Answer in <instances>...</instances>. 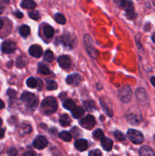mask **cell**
I'll list each match as a JSON object with an SVG mask.
<instances>
[{"label":"cell","mask_w":155,"mask_h":156,"mask_svg":"<svg viewBox=\"0 0 155 156\" xmlns=\"http://www.w3.org/2000/svg\"><path fill=\"white\" fill-rule=\"evenodd\" d=\"M63 107L65 108V109L68 110V111H72L74 108L76 107L75 104L73 101L71 99H67L63 104Z\"/></svg>","instance_id":"cell-23"},{"label":"cell","mask_w":155,"mask_h":156,"mask_svg":"<svg viewBox=\"0 0 155 156\" xmlns=\"http://www.w3.org/2000/svg\"><path fill=\"white\" fill-rule=\"evenodd\" d=\"M36 5V2L33 0H22L21 2V6L23 9H33Z\"/></svg>","instance_id":"cell-17"},{"label":"cell","mask_w":155,"mask_h":156,"mask_svg":"<svg viewBox=\"0 0 155 156\" xmlns=\"http://www.w3.org/2000/svg\"><path fill=\"white\" fill-rule=\"evenodd\" d=\"M15 15H16V16L18 17V18H22V17H23V14L21 13V12H18H18H15Z\"/></svg>","instance_id":"cell-41"},{"label":"cell","mask_w":155,"mask_h":156,"mask_svg":"<svg viewBox=\"0 0 155 156\" xmlns=\"http://www.w3.org/2000/svg\"><path fill=\"white\" fill-rule=\"evenodd\" d=\"M88 156H102V154L100 150H98V149H94V150H91L89 152Z\"/></svg>","instance_id":"cell-37"},{"label":"cell","mask_w":155,"mask_h":156,"mask_svg":"<svg viewBox=\"0 0 155 156\" xmlns=\"http://www.w3.org/2000/svg\"><path fill=\"white\" fill-rule=\"evenodd\" d=\"M112 156H117V155H112Z\"/></svg>","instance_id":"cell-49"},{"label":"cell","mask_w":155,"mask_h":156,"mask_svg":"<svg viewBox=\"0 0 155 156\" xmlns=\"http://www.w3.org/2000/svg\"><path fill=\"white\" fill-rule=\"evenodd\" d=\"M3 12V8L2 6H0V14Z\"/></svg>","instance_id":"cell-47"},{"label":"cell","mask_w":155,"mask_h":156,"mask_svg":"<svg viewBox=\"0 0 155 156\" xmlns=\"http://www.w3.org/2000/svg\"><path fill=\"white\" fill-rule=\"evenodd\" d=\"M114 136H115V138L119 140V141H125L126 140V136H124V134L122 133L119 132V131H115L114 133Z\"/></svg>","instance_id":"cell-34"},{"label":"cell","mask_w":155,"mask_h":156,"mask_svg":"<svg viewBox=\"0 0 155 156\" xmlns=\"http://www.w3.org/2000/svg\"><path fill=\"white\" fill-rule=\"evenodd\" d=\"M38 71L43 75H49L50 73V70L43 64H39L38 66Z\"/></svg>","instance_id":"cell-29"},{"label":"cell","mask_w":155,"mask_h":156,"mask_svg":"<svg viewBox=\"0 0 155 156\" xmlns=\"http://www.w3.org/2000/svg\"><path fill=\"white\" fill-rule=\"evenodd\" d=\"M28 15L29 16H30V18L33 20H37L40 17L39 12H38L37 11H33V12H29Z\"/></svg>","instance_id":"cell-36"},{"label":"cell","mask_w":155,"mask_h":156,"mask_svg":"<svg viewBox=\"0 0 155 156\" xmlns=\"http://www.w3.org/2000/svg\"><path fill=\"white\" fill-rule=\"evenodd\" d=\"M74 147L76 148V149L80 151V152H84V151L87 150V149L88 148V141L84 140V139L77 140L75 143H74Z\"/></svg>","instance_id":"cell-13"},{"label":"cell","mask_w":155,"mask_h":156,"mask_svg":"<svg viewBox=\"0 0 155 156\" xmlns=\"http://www.w3.org/2000/svg\"><path fill=\"white\" fill-rule=\"evenodd\" d=\"M55 20H56V21L57 23H59V24H64L65 23V21H66V20H65V17L63 16V15H62V14H56L55 15Z\"/></svg>","instance_id":"cell-32"},{"label":"cell","mask_w":155,"mask_h":156,"mask_svg":"<svg viewBox=\"0 0 155 156\" xmlns=\"http://www.w3.org/2000/svg\"><path fill=\"white\" fill-rule=\"evenodd\" d=\"M113 1L120 9H122L126 11L128 18L132 19L136 17V14L134 12L133 4L130 1L128 0H113Z\"/></svg>","instance_id":"cell-2"},{"label":"cell","mask_w":155,"mask_h":156,"mask_svg":"<svg viewBox=\"0 0 155 156\" xmlns=\"http://www.w3.org/2000/svg\"><path fill=\"white\" fill-rule=\"evenodd\" d=\"M2 27H3V21H2V20H0V30L2 28Z\"/></svg>","instance_id":"cell-45"},{"label":"cell","mask_w":155,"mask_h":156,"mask_svg":"<svg viewBox=\"0 0 155 156\" xmlns=\"http://www.w3.org/2000/svg\"><path fill=\"white\" fill-rule=\"evenodd\" d=\"M59 137L65 142H70L71 140V135L67 131H62L59 133Z\"/></svg>","instance_id":"cell-22"},{"label":"cell","mask_w":155,"mask_h":156,"mask_svg":"<svg viewBox=\"0 0 155 156\" xmlns=\"http://www.w3.org/2000/svg\"><path fill=\"white\" fill-rule=\"evenodd\" d=\"M58 88V85L56 82L53 80H48L46 81V89L47 90H56Z\"/></svg>","instance_id":"cell-30"},{"label":"cell","mask_w":155,"mask_h":156,"mask_svg":"<svg viewBox=\"0 0 155 156\" xmlns=\"http://www.w3.org/2000/svg\"><path fill=\"white\" fill-rule=\"evenodd\" d=\"M43 34L45 35L46 37L49 38H52L54 35V29L50 25H46L43 27Z\"/></svg>","instance_id":"cell-21"},{"label":"cell","mask_w":155,"mask_h":156,"mask_svg":"<svg viewBox=\"0 0 155 156\" xmlns=\"http://www.w3.org/2000/svg\"><path fill=\"white\" fill-rule=\"evenodd\" d=\"M17 155H18V152L15 148H11L8 150V155L9 156H17Z\"/></svg>","instance_id":"cell-38"},{"label":"cell","mask_w":155,"mask_h":156,"mask_svg":"<svg viewBox=\"0 0 155 156\" xmlns=\"http://www.w3.org/2000/svg\"><path fill=\"white\" fill-rule=\"evenodd\" d=\"M71 118L67 114H62L59 118V123L62 126H68L71 124Z\"/></svg>","instance_id":"cell-18"},{"label":"cell","mask_w":155,"mask_h":156,"mask_svg":"<svg viewBox=\"0 0 155 156\" xmlns=\"http://www.w3.org/2000/svg\"><path fill=\"white\" fill-rule=\"evenodd\" d=\"M2 124V119H0V126Z\"/></svg>","instance_id":"cell-48"},{"label":"cell","mask_w":155,"mask_h":156,"mask_svg":"<svg viewBox=\"0 0 155 156\" xmlns=\"http://www.w3.org/2000/svg\"><path fill=\"white\" fill-rule=\"evenodd\" d=\"M139 155L140 156H154V152L152 150L151 148L144 146L140 149Z\"/></svg>","instance_id":"cell-15"},{"label":"cell","mask_w":155,"mask_h":156,"mask_svg":"<svg viewBox=\"0 0 155 156\" xmlns=\"http://www.w3.org/2000/svg\"><path fill=\"white\" fill-rule=\"evenodd\" d=\"M16 50V44L11 41H6L2 43L1 46V50L2 53L10 54L14 53Z\"/></svg>","instance_id":"cell-7"},{"label":"cell","mask_w":155,"mask_h":156,"mask_svg":"<svg viewBox=\"0 0 155 156\" xmlns=\"http://www.w3.org/2000/svg\"><path fill=\"white\" fill-rule=\"evenodd\" d=\"M137 100L141 104H144L147 101V95L144 88H138L136 91Z\"/></svg>","instance_id":"cell-14"},{"label":"cell","mask_w":155,"mask_h":156,"mask_svg":"<svg viewBox=\"0 0 155 156\" xmlns=\"http://www.w3.org/2000/svg\"><path fill=\"white\" fill-rule=\"evenodd\" d=\"M27 85L30 88H36L38 85L37 80L35 79L34 78H29V79H27Z\"/></svg>","instance_id":"cell-27"},{"label":"cell","mask_w":155,"mask_h":156,"mask_svg":"<svg viewBox=\"0 0 155 156\" xmlns=\"http://www.w3.org/2000/svg\"><path fill=\"white\" fill-rule=\"evenodd\" d=\"M4 135H5L4 129H2V128H0V139L2 138V137L4 136Z\"/></svg>","instance_id":"cell-42"},{"label":"cell","mask_w":155,"mask_h":156,"mask_svg":"<svg viewBox=\"0 0 155 156\" xmlns=\"http://www.w3.org/2000/svg\"><path fill=\"white\" fill-rule=\"evenodd\" d=\"M27 63V59L26 57H21L18 58V60H17V66L18 68H22V67L25 66L26 64Z\"/></svg>","instance_id":"cell-31"},{"label":"cell","mask_w":155,"mask_h":156,"mask_svg":"<svg viewBox=\"0 0 155 156\" xmlns=\"http://www.w3.org/2000/svg\"><path fill=\"white\" fill-rule=\"evenodd\" d=\"M4 107H5L4 102H3L2 101L1 99H0V110L2 109V108H4Z\"/></svg>","instance_id":"cell-43"},{"label":"cell","mask_w":155,"mask_h":156,"mask_svg":"<svg viewBox=\"0 0 155 156\" xmlns=\"http://www.w3.org/2000/svg\"><path fill=\"white\" fill-rule=\"evenodd\" d=\"M61 43L64 44L65 46H69V47H73L72 46V42L74 41H72V37L70 36V35H65L64 34L63 36L60 37Z\"/></svg>","instance_id":"cell-19"},{"label":"cell","mask_w":155,"mask_h":156,"mask_svg":"<svg viewBox=\"0 0 155 156\" xmlns=\"http://www.w3.org/2000/svg\"><path fill=\"white\" fill-rule=\"evenodd\" d=\"M152 41H153V42L155 43V33L153 34V36H152Z\"/></svg>","instance_id":"cell-46"},{"label":"cell","mask_w":155,"mask_h":156,"mask_svg":"<svg viewBox=\"0 0 155 156\" xmlns=\"http://www.w3.org/2000/svg\"><path fill=\"white\" fill-rule=\"evenodd\" d=\"M19 32L22 37L28 36L29 34H30V27H29L27 25L21 26L19 29Z\"/></svg>","instance_id":"cell-25"},{"label":"cell","mask_w":155,"mask_h":156,"mask_svg":"<svg viewBox=\"0 0 155 156\" xmlns=\"http://www.w3.org/2000/svg\"><path fill=\"white\" fill-rule=\"evenodd\" d=\"M58 62H59L60 67L62 69H68L71 66V60L69 56H61L58 59Z\"/></svg>","instance_id":"cell-12"},{"label":"cell","mask_w":155,"mask_h":156,"mask_svg":"<svg viewBox=\"0 0 155 156\" xmlns=\"http://www.w3.org/2000/svg\"><path fill=\"white\" fill-rule=\"evenodd\" d=\"M119 97L123 103H129L131 101L132 98V89L129 86H123L119 91Z\"/></svg>","instance_id":"cell-5"},{"label":"cell","mask_w":155,"mask_h":156,"mask_svg":"<svg viewBox=\"0 0 155 156\" xmlns=\"http://www.w3.org/2000/svg\"><path fill=\"white\" fill-rule=\"evenodd\" d=\"M150 82H151L152 85L155 87V77H151L150 78Z\"/></svg>","instance_id":"cell-44"},{"label":"cell","mask_w":155,"mask_h":156,"mask_svg":"<svg viewBox=\"0 0 155 156\" xmlns=\"http://www.w3.org/2000/svg\"><path fill=\"white\" fill-rule=\"evenodd\" d=\"M84 108H86L88 111H91L94 108V105L93 101H85L84 103Z\"/></svg>","instance_id":"cell-35"},{"label":"cell","mask_w":155,"mask_h":156,"mask_svg":"<svg viewBox=\"0 0 155 156\" xmlns=\"http://www.w3.org/2000/svg\"><path fill=\"white\" fill-rule=\"evenodd\" d=\"M58 108V104L56 98L53 97H47L44 99L41 104V109L45 114L50 115L56 112Z\"/></svg>","instance_id":"cell-1"},{"label":"cell","mask_w":155,"mask_h":156,"mask_svg":"<svg viewBox=\"0 0 155 156\" xmlns=\"http://www.w3.org/2000/svg\"><path fill=\"white\" fill-rule=\"evenodd\" d=\"M100 105H101L102 108H103V111L106 112V114H107L109 117H112V110L111 108H109V106H107L105 101H103V99H100Z\"/></svg>","instance_id":"cell-24"},{"label":"cell","mask_w":155,"mask_h":156,"mask_svg":"<svg viewBox=\"0 0 155 156\" xmlns=\"http://www.w3.org/2000/svg\"><path fill=\"white\" fill-rule=\"evenodd\" d=\"M53 57H54V56H53V53L51 50H46V51L45 54H44V59H45L46 62H52V61L53 60Z\"/></svg>","instance_id":"cell-33"},{"label":"cell","mask_w":155,"mask_h":156,"mask_svg":"<svg viewBox=\"0 0 155 156\" xmlns=\"http://www.w3.org/2000/svg\"><path fill=\"white\" fill-rule=\"evenodd\" d=\"M22 156H36V153H35L33 151L30 150V151H27V152H24V155Z\"/></svg>","instance_id":"cell-39"},{"label":"cell","mask_w":155,"mask_h":156,"mask_svg":"<svg viewBox=\"0 0 155 156\" xmlns=\"http://www.w3.org/2000/svg\"><path fill=\"white\" fill-rule=\"evenodd\" d=\"M48 145L46 139L43 136H38L34 139L33 142V147L37 149H43Z\"/></svg>","instance_id":"cell-8"},{"label":"cell","mask_w":155,"mask_h":156,"mask_svg":"<svg viewBox=\"0 0 155 156\" xmlns=\"http://www.w3.org/2000/svg\"><path fill=\"white\" fill-rule=\"evenodd\" d=\"M21 100L27 108L30 109H35L37 107L39 102V100L36 95L27 91H25L21 94Z\"/></svg>","instance_id":"cell-3"},{"label":"cell","mask_w":155,"mask_h":156,"mask_svg":"<svg viewBox=\"0 0 155 156\" xmlns=\"http://www.w3.org/2000/svg\"><path fill=\"white\" fill-rule=\"evenodd\" d=\"M81 126L87 129H91L94 126H95V118L92 115H88L79 122Z\"/></svg>","instance_id":"cell-6"},{"label":"cell","mask_w":155,"mask_h":156,"mask_svg":"<svg viewBox=\"0 0 155 156\" xmlns=\"http://www.w3.org/2000/svg\"><path fill=\"white\" fill-rule=\"evenodd\" d=\"M82 81V78L78 74H72L70 75L67 77L66 82L68 85H78L80 82Z\"/></svg>","instance_id":"cell-10"},{"label":"cell","mask_w":155,"mask_h":156,"mask_svg":"<svg viewBox=\"0 0 155 156\" xmlns=\"http://www.w3.org/2000/svg\"><path fill=\"white\" fill-rule=\"evenodd\" d=\"M31 132V126L28 124H21L20 127V133L22 134H27Z\"/></svg>","instance_id":"cell-28"},{"label":"cell","mask_w":155,"mask_h":156,"mask_svg":"<svg viewBox=\"0 0 155 156\" xmlns=\"http://www.w3.org/2000/svg\"><path fill=\"white\" fill-rule=\"evenodd\" d=\"M129 123H130L131 124L133 125H138L141 123V114H135V113H131L129 114L126 117Z\"/></svg>","instance_id":"cell-11"},{"label":"cell","mask_w":155,"mask_h":156,"mask_svg":"<svg viewBox=\"0 0 155 156\" xmlns=\"http://www.w3.org/2000/svg\"><path fill=\"white\" fill-rule=\"evenodd\" d=\"M8 94H9L10 97H14V96L16 94V92H15L14 90L12 89H9V91H8Z\"/></svg>","instance_id":"cell-40"},{"label":"cell","mask_w":155,"mask_h":156,"mask_svg":"<svg viewBox=\"0 0 155 156\" xmlns=\"http://www.w3.org/2000/svg\"><path fill=\"white\" fill-rule=\"evenodd\" d=\"M71 112H72L73 117L78 119L80 118V117L83 115L84 113V108H82L81 107L76 106L75 108L71 111Z\"/></svg>","instance_id":"cell-20"},{"label":"cell","mask_w":155,"mask_h":156,"mask_svg":"<svg viewBox=\"0 0 155 156\" xmlns=\"http://www.w3.org/2000/svg\"><path fill=\"white\" fill-rule=\"evenodd\" d=\"M101 146L106 151H110L112 148V141L109 138L103 137L101 140Z\"/></svg>","instance_id":"cell-16"},{"label":"cell","mask_w":155,"mask_h":156,"mask_svg":"<svg viewBox=\"0 0 155 156\" xmlns=\"http://www.w3.org/2000/svg\"><path fill=\"white\" fill-rule=\"evenodd\" d=\"M93 137H94V140H101L104 137V134H103V132L100 129H96V130L93 133Z\"/></svg>","instance_id":"cell-26"},{"label":"cell","mask_w":155,"mask_h":156,"mask_svg":"<svg viewBox=\"0 0 155 156\" xmlns=\"http://www.w3.org/2000/svg\"><path fill=\"white\" fill-rule=\"evenodd\" d=\"M127 136L129 137V140L134 144H141L144 142V136L140 131L136 129H130L128 130Z\"/></svg>","instance_id":"cell-4"},{"label":"cell","mask_w":155,"mask_h":156,"mask_svg":"<svg viewBox=\"0 0 155 156\" xmlns=\"http://www.w3.org/2000/svg\"><path fill=\"white\" fill-rule=\"evenodd\" d=\"M29 53L31 56L35 58H39L43 54V49L39 45H32L29 48Z\"/></svg>","instance_id":"cell-9"}]
</instances>
